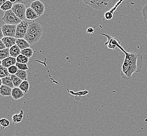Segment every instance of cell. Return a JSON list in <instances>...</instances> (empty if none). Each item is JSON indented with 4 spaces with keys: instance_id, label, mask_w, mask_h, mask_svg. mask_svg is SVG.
I'll list each match as a JSON object with an SVG mask.
<instances>
[{
    "instance_id": "obj_1",
    "label": "cell",
    "mask_w": 147,
    "mask_h": 136,
    "mask_svg": "<svg viewBox=\"0 0 147 136\" xmlns=\"http://www.w3.org/2000/svg\"><path fill=\"white\" fill-rule=\"evenodd\" d=\"M117 46L125 55V60L121 67V77L124 80H130L132 78L134 73H139L142 71L144 65L143 57L141 54L127 53L119 44H117Z\"/></svg>"
},
{
    "instance_id": "obj_2",
    "label": "cell",
    "mask_w": 147,
    "mask_h": 136,
    "mask_svg": "<svg viewBox=\"0 0 147 136\" xmlns=\"http://www.w3.org/2000/svg\"><path fill=\"white\" fill-rule=\"evenodd\" d=\"M42 27L41 25L35 21L29 23L26 34L24 39L30 45L35 44L39 41L42 34Z\"/></svg>"
},
{
    "instance_id": "obj_3",
    "label": "cell",
    "mask_w": 147,
    "mask_h": 136,
    "mask_svg": "<svg viewBox=\"0 0 147 136\" xmlns=\"http://www.w3.org/2000/svg\"><path fill=\"white\" fill-rule=\"evenodd\" d=\"M84 3L96 11L105 9L110 0H82Z\"/></svg>"
},
{
    "instance_id": "obj_4",
    "label": "cell",
    "mask_w": 147,
    "mask_h": 136,
    "mask_svg": "<svg viewBox=\"0 0 147 136\" xmlns=\"http://www.w3.org/2000/svg\"><path fill=\"white\" fill-rule=\"evenodd\" d=\"M2 21L5 24L16 25H17L21 23L22 21L12 11V9L4 12V14L2 18Z\"/></svg>"
},
{
    "instance_id": "obj_5",
    "label": "cell",
    "mask_w": 147,
    "mask_h": 136,
    "mask_svg": "<svg viewBox=\"0 0 147 136\" xmlns=\"http://www.w3.org/2000/svg\"><path fill=\"white\" fill-rule=\"evenodd\" d=\"M26 9L25 5L21 3H15L12 9V11L22 21H25L26 18Z\"/></svg>"
},
{
    "instance_id": "obj_6",
    "label": "cell",
    "mask_w": 147,
    "mask_h": 136,
    "mask_svg": "<svg viewBox=\"0 0 147 136\" xmlns=\"http://www.w3.org/2000/svg\"><path fill=\"white\" fill-rule=\"evenodd\" d=\"M29 25V22L27 21H22L20 24L17 25L15 38H24L26 35L28 27Z\"/></svg>"
},
{
    "instance_id": "obj_7",
    "label": "cell",
    "mask_w": 147,
    "mask_h": 136,
    "mask_svg": "<svg viewBox=\"0 0 147 136\" xmlns=\"http://www.w3.org/2000/svg\"><path fill=\"white\" fill-rule=\"evenodd\" d=\"M16 26L17 25H3L1 27L4 36L15 37Z\"/></svg>"
},
{
    "instance_id": "obj_8",
    "label": "cell",
    "mask_w": 147,
    "mask_h": 136,
    "mask_svg": "<svg viewBox=\"0 0 147 136\" xmlns=\"http://www.w3.org/2000/svg\"><path fill=\"white\" fill-rule=\"evenodd\" d=\"M30 7L36 13L39 17L43 15L45 11V6L44 3L39 0H36L30 4Z\"/></svg>"
},
{
    "instance_id": "obj_9",
    "label": "cell",
    "mask_w": 147,
    "mask_h": 136,
    "mask_svg": "<svg viewBox=\"0 0 147 136\" xmlns=\"http://www.w3.org/2000/svg\"><path fill=\"white\" fill-rule=\"evenodd\" d=\"M103 34L106 37H107L108 42L105 43V44H109V45L108 46V47L109 49H116V48L117 47V44H119H119L121 43V42H119V40L118 41V39L113 37L111 36L105 35V34Z\"/></svg>"
},
{
    "instance_id": "obj_10",
    "label": "cell",
    "mask_w": 147,
    "mask_h": 136,
    "mask_svg": "<svg viewBox=\"0 0 147 136\" xmlns=\"http://www.w3.org/2000/svg\"><path fill=\"white\" fill-rule=\"evenodd\" d=\"M16 39H17L15 37L4 36L2 40L4 44H5L6 48L9 49L10 48L12 47V46L16 44Z\"/></svg>"
},
{
    "instance_id": "obj_11",
    "label": "cell",
    "mask_w": 147,
    "mask_h": 136,
    "mask_svg": "<svg viewBox=\"0 0 147 136\" xmlns=\"http://www.w3.org/2000/svg\"><path fill=\"white\" fill-rule=\"evenodd\" d=\"M25 94V93L23 91H22L18 87H15L13 89H12L11 96L13 98H14L15 100H18L23 98Z\"/></svg>"
},
{
    "instance_id": "obj_12",
    "label": "cell",
    "mask_w": 147,
    "mask_h": 136,
    "mask_svg": "<svg viewBox=\"0 0 147 136\" xmlns=\"http://www.w3.org/2000/svg\"><path fill=\"white\" fill-rule=\"evenodd\" d=\"M16 62L17 61L16 58L9 56L2 61V65L5 68H8L12 65H15Z\"/></svg>"
},
{
    "instance_id": "obj_13",
    "label": "cell",
    "mask_w": 147,
    "mask_h": 136,
    "mask_svg": "<svg viewBox=\"0 0 147 136\" xmlns=\"http://www.w3.org/2000/svg\"><path fill=\"white\" fill-rule=\"evenodd\" d=\"M12 88L2 84L0 87V95L2 96H10L12 94Z\"/></svg>"
},
{
    "instance_id": "obj_14",
    "label": "cell",
    "mask_w": 147,
    "mask_h": 136,
    "mask_svg": "<svg viewBox=\"0 0 147 136\" xmlns=\"http://www.w3.org/2000/svg\"><path fill=\"white\" fill-rule=\"evenodd\" d=\"M39 18L38 16L36 14L30 7L27 8L26 12V18L28 20H34Z\"/></svg>"
},
{
    "instance_id": "obj_15",
    "label": "cell",
    "mask_w": 147,
    "mask_h": 136,
    "mask_svg": "<svg viewBox=\"0 0 147 136\" xmlns=\"http://www.w3.org/2000/svg\"><path fill=\"white\" fill-rule=\"evenodd\" d=\"M16 44H17V46L21 49V50L30 47V44L24 38L17 39Z\"/></svg>"
},
{
    "instance_id": "obj_16",
    "label": "cell",
    "mask_w": 147,
    "mask_h": 136,
    "mask_svg": "<svg viewBox=\"0 0 147 136\" xmlns=\"http://www.w3.org/2000/svg\"><path fill=\"white\" fill-rule=\"evenodd\" d=\"M21 49L18 47L17 44H15L9 48V55L11 57L16 58L21 54Z\"/></svg>"
},
{
    "instance_id": "obj_17",
    "label": "cell",
    "mask_w": 147,
    "mask_h": 136,
    "mask_svg": "<svg viewBox=\"0 0 147 136\" xmlns=\"http://www.w3.org/2000/svg\"><path fill=\"white\" fill-rule=\"evenodd\" d=\"M23 110H21L18 114H15L12 116V122L13 124H16L20 123L23 118Z\"/></svg>"
},
{
    "instance_id": "obj_18",
    "label": "cell",
    "mask_w": 147,
    "mask_h": 136,
    "mask_svg": "<svg viewBox=\"0 0 147 136\" xmlns=\"http://www.w3.org/2000/svg\"><path fill=\"white\" fill-rule=\"evenodd\" d=\"M2 84L3 85L9 86L12 89L15 88L13 83V82H12L11 75L2 78Z\"/></svg>"
},
{
    "instance_id": "obj_19",
    "label": "cell",
    "mask_w": 147,
    "mask_h": 136,
    "mask_svg": "<svg viewBox=\"0 0 147 136\" xmlns=\"http://www.w3.org/2000/svg\"><path fill=\"white\" fill-rule=\"evenodd\" d=\"M18 88L21 89L22 91H23L25 93H26L29 91L30 83L27 80L23 81V82H22Z\"/></svg>"
},
{
    "instance_id": "obj_20",
    "label": "cell",
    "mask_w": 147,
    "mask_h": 136,
    "mask_svg": "<svg viewBox=\"0 0 147 136\" xmlns=\"http://www.w3.org/2000/svg\"><path fill=\"white\" fill-rule=\"evenodd\" d=\"M11 77L14 87L16 88L19 87V86H20V84L23 82V80H21V79H20L18 77H17L15 74L11 75Z\"/></svg>"
},
{
    "instance_id": "obj_21",
    "label": "cell",
    "mask_w": 147,
    "mask_h": 136,
    "mask_svg": "<svg viewBox=\"0 0 147 136\" xmlns=\"http://www.w3.org/2000/svg\"><path fill=\"white\" fill-rule=\"evenodd\" d=\"M15 75L18 77L20 79L23 81H25L27 80V76L28 74L27 71L25 70H18L17 73L15 74Z\"/></svg>"
},
{
    "instance_id": "obj_22",
    "label": "cell",
    "mask_w": 147,
    "mask_h": 136,
    "mask_svg": "<svg viewBox=\"0 0 147 136\" xmlns=\"http://www.w3.org/2000/svg\"><path fill=\"white\" fill-rule=\"evenodd\" d=\"M13 6V3L7 0L6 2L3 4L2 6H0V9L5 12L12 9Z\"/></svg>"
},
{
    "instance_id": "obj_23",
    "label": "cell",
    "mask_w": 147,
    "mask_h": 136,
    "mask_svg": "<svg viewBox=\"0 0 147 136\" xmlns=\"http://www.w3.org/2000/svg\"><path fill=\"white\" fill-rule=\"evenodd\" d=\"M33 53H34V51L32 50V49L30 47L21 50V54L29 58L32 56Z\"/></svg>"
},
{
    "instance_id": "obj_24",
    "label": "cell",
    "mask_w": 147,
    "mask_h": 136,
    "mask_svg": "<svg viewBox=\"0 0 147 136\" xmlns=\"http://www.w3.org/2000/svg\"><path fill=\"white\" fill-rule=\"evenodd\" d=\"M9 56V48H6L0 50V60L2 61Z\"/></svg>"
},
{
    "instance_id": "obj_25",
    "label": "cell",
    "mask_w": 147,
    "mask_h": 136,
    "mask_svg": "<svg viewBox=\"0 0 147 136\" xmlns=\"http://www.w3.org/2000/svg\"><path fill=\"white\" fill-rule=\"evenodd\" d=\"M9 75H11V74L8 71V69L3 67V65H0V77L2 79Z\"/></svg>"
},
{
    "instance_id": "obj_26",
    "label": "cell",
    "mask_w": 147,
    "mask_h": 136,
    "mask_svg": "<svg viewBox=\"0 0 147 136\" xmlns=\"http://www.w3.org/2000/svg\"><path fill=\"white\" fill-rule=\"evenodd\" d=\"M16 61H17V62L20 63L27 64L28 62H29V58L25 56L22 54H20L16 58Z\"/></svg>"
},
{
    "instance_id": "obj_27",
    "label": "cell",
    "mask_w": 147,
    "mask_h": 136,
    "mask_svg": "<svg viewBox=\"0 0 147 136\" xmlns=\"http://www.w3.org/2000/svg\"><path fill=\"white\" fill-rule=\"evenodd\" d=\"M7 69H8V71L11 75L16 74L18 70V69L16 65H12Z\"/></svg>"
},
{
    "instance_id": "obj_28",
    "label": "cell",
    "mask_w": 147,
    "mask_h": 136,
    "mask_svg": "<svg viewBox=\"0 0 147 136\" xmlns=\"http://www.w3.org/2000/svg\"><path fill=\"white\" fill-rule=\"evenodd\" d=\"M0 125L4 128L7 127L10 125V122L7 119L3 118L0 119Z\"/></svg>"
},
{
    "instance_id": "obj_29",
    "label": "cell",
    "mask_w": 147,
    "mask_h": 136,
    "mask_svg": "<svg viewBox=\"0 0 147 136\" xmlns=\"http://www.w3.org/2000/svg\"><path fill=\"white\" fill-rule=\"evenodd\" d=\"M15 65L17 66L18 70L27 71L28 69V65H27V64H23V63H20L18 62H16Z\"/></svg>"
},
{
    "instance_id": "obj_30",
    "label": "cell",
    "mask_w": 147,
    "mask_h": 136,
    "mask_svg": "<svg viewBox=\"0 0 147 136\" xmlns=\"http://www.w3.org/2000/svg\"><path fill=\"white\" fill-rule=\"evenodd\" d=\"M142 14L145 21H147V4L142 9Z\"/></svg>"
},
{
    "instance_id": "obj_31",
    "label": "cell",
    "mask_w": 147,
    "mask_h": 136,
    "mask_svg": "<svg viewBox=\"0 0 147 136\" xmlns=\"http://www.w3.org/2000/svg\"><path fill=\"white\" fill-rule=\"evenodd\" d=\"M30 2V0H16L15 3H21L24 5H27Z\"/></svg>"
},
{
    "instance_id": "obj_32",
    "label": "cell",
    "mask_w": 147,
    "mask_h": 136,
    "mask_svg": "<svg viewBox=\"0 0 147 136\" xmlns=\"http://www.w3.org/2000/svg\"><path fill=\"white\" fill-rule=\"evenodd\" d=\"M6 47H5V44H4L2 40H0V50H3V49H6Z\"/></svg>"
},
{
    "instance_id": "obj_33",
    "label": "cell",
    "mask_w": 147,
    "mask_h": 136,
    "mask_svg": "<svg viewBox=\"0 0 147 136\" xmlns=\"http://www.w3.org/2000/svg\"><path fill=\"white\" fill-rule=\"evenodd\" d=\"M4 37L2 30V27H0V40H2Z\"/></svg>"
},
{
    "instance_id": "obj_34",
    "label": "cell",
    "mask_w": 147,
    "mask_h": 136,
    "mask_svg": "<svg viewBox=\"0 0 147 136\" xmlns=\"http://www.w3.org/2000/svg\"><path fill=\"white\" fill-rule=\"evenodd\" d=\"M94 32V30L92 28H89L87 30V33H89V34H92Z\"/></svg>"
},
{
    "instance_id": "obj_35",
    "label": "cell",
    "mask_w": 147,
    "mask_h": 136,
    "mask_svg": "<svg viewBox=\"0 0 147 136\" xmlns=\"http://www.w3.org/2000/svg\"><path fill=\"white\" fill-rule=\"evenodd\" d=\"M7 0H0V6H2L4 3L6 2Z\"/></svg>"
},
{
    "instance_id": "obj_36",
    "label": "cell",
    "mask_w": 147,
    "mask_h": 136,
    "mask_svg": "<svg viewBox=\"0 0 147 136\" xmlns=\"http://www.w3.org/2000/svg\"><path fill=\"white\" fill-rule=\"evenodd\" d=\"M5 128L4 127L2 126H1V125H0V131H3V130L5 129Z\"/></svg>"
},
{
    "instance_id": "obj_37",
    "label": "cell",
    "mask_w": 147,
    "mask_h": 136,
    "mask_svg": "<svg viewBox=\"0 0 147 136\" xmlns=\"http://www.w3.org/2000/svg\"><path fill=\"white\" fill-rule=\"evenodd\" d=\"M8 1H9V2H12V3H15L16 1V0H8Z\"/></svg>"
},
{
    "instance_id": "obj_38",
    "label": "cell",
    "mask_w": 147,
    "mask_h": 136,
    "mask_svg": "<svg viewBox=\"0 0 147 136\" xmlns=\"http://www.w3.org/2000/svg\"><path fill=\"white\" fill-rule=\"evenodd\" d=\"M2 79L0 77V87L1 86H2Z\"/></svg>"
},
{
    "instance_id": "obj_39",
    "label": "cell",
    "mask_w": 147,
    "mask_h": 136,
    "mask_svg": "<svg viewBox=\"0 0 147 136\" xmlns=\"http://www.w3.org/2000/svg\"><path fill=\"white\" fill-rule=\"evenodd\" d=\"M2 65V60H0V65Z\"/></svg>"
}]
</instances>
